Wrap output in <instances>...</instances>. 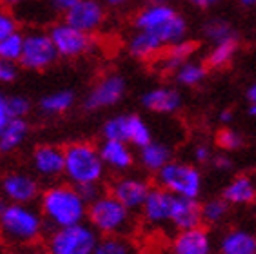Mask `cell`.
I'll list each match as a JSON object with an SVG mask.
<instances>
[{
  "label": "cell",
  "instance_id": "cell-1",
  "mask_svg": "<svg viewBox=\"0 0 256 254\" xmlns=\"http://www.w3.org/2000/svg\"><path fill=\"white\" fill-rule=\"evenodd\" d=\"M88 207V202L71 184H56L46 189L40 198L42 218L53 229H62L86 222Z\"/></svg>",
  "mask_w": 256,
  "mask_h": 254
},
{
  "label": "cell",
  "instance_id": "cell-15",
  "mask_svg": "<svg viewBox=\"0 0 256 254\" xmlns=\"http://www.w3.org/2000/svg\"><path fill=\"white\" fill-rule=\"evenodd\" d=\"M212 240L206 229L194 227L188 230H178L172 240V254H211Z\"/></svg>",
  "mask_w": 256,
  "mask_h": 254
},
{
  "label": "cell",
  "instance_id": "cell-51",
  "mask_svg": "<svg viewBox=\"0 0 256 254\" xmlns=\"http://www.w3.org/2000/svg\"><path fill=\"white\" fill-rule=\"evenodd\" d=\"M6 207H8V202H6V198H0V214L6 210Z\"/></svg>",
  "mask_w": 256,
  "mask_h": 254
},
{
  "label": "cell",
  "instance_id": "cell-16",
  "mask_svg": "<svg viewBox=\"0 0 256 254\" xmlns=\"http://www.w3.org/2000/svg\"><path fill=\"white\" fill-rule=\"evenodd\" d=\"M202 222V206L198 204V200L174 196L169 225H172L176 230H188L200 227Z\"/></svg>",
  "mask_w": 256,
  "mask_h": 254
},
{
  "label": "cell",
  "instance_id": "cell-20",
  "mask_svg": "<svg viewBox=\"0 0 256 254\" xmlns=\"http://www.w3.org/2000/svg\"><path fill=\"white\" fill-rule=\"evenodd\" d=\"M220 254H256V232L249 229H229L218 244Z\"/></svg>",
  "mask_w": 256,
  "mask_h": 254
},
{
  "label": "cell",
  "instance_id": "cell-9",
  "mask_svg": "<svg viewBox=\"0 0 256 254\" xmlns=\"http://www.w3.org/2000/svg\"><path fill=\"white\" fill-rule=\"evenodd\" d=\"M126 91H128V84H126V78L122 74H108V76L100 78L89 91V94L84 100V109L93 112L100 111V109L114 108L116 104L122 102Z\"/></svg>",
  "mask_w": 256,
  "mask_h": 254
},
{
  "label": "cell",
  "instance_id": "cell-21",
  "mask_svg": "<svg viewBox=\"0 0 256 254\" xmlns=\"http://www.w3.org/2000/svg\"><path fill=\"white\" fill-rule=\"evenodd\" d=\"M222 198L229 206H251L256 202V182L247 174L236 176L226 186Z\"/></svg>",
  "mask_w": 256,
  "mask_h": 254
},
{
  "label": "cell",
  "instance_id": "cell-39",
  "mask_svg": "<svg viewBox=\"0 0 256 254\" xmlns=\"http://www.w3.org/2000/svg\"><path fill=\"white\" fill-rule=\"evenodd\" d=\"M192 158L196 162L198 166H207V164H211L214 154H212V149L207 144H198L194 147V151H192Z\"/></svg>",
  "mask_w": 256,
  "mask_h": 254
},
{
  "label": "cell",
  "instance_id": "cell-27",
  "mask_svg": "<svg viewBox=\"0 0 256 254\" xmlns=\"http://www.w3.org/2000/svg\"><path fill=\"white\" fill-rule=\"evenodd\" d=\"M238 51V38L226 40L220 44H214L207 54V66L212 69H224L232 62Z\"/></svg>",
  "mask_w": 256,
  "mask_h": 254
},
{
  "label": "cell",
  "instance_id": "cell-17",
  "mask_svg": "<svg viewBox=\"0 0 256 254\" xmlns=\"http://www.w3.org/2000/svg\"><path fill=\"white\" fill-rule=\"evenodd\" d=\"M144 108L158 114H172L182 108V94L172 88L149 89L142 96Z\"/></svg>",
  "mask_w": 256,
  "mask_h": 254
},
{
  "label": "cell",
  "instance_id": "cell-47",
  "mask_svg": "<svg viewBox=\"0 0 256 254\" xmlns=\"http://www.w3.org/2000/svg\"><path fill=\"white\" fill-rule=\"evenodd\" d=\"M232 118H234V114H232V111H229V109H224V111L220 112V124H224V126L231 124Z\"/></svg>",
  "mask_w": 256,
  "mask_h": 254
},
{
  "label": "cell",
  "instance_id": "cell-45",
  "mask_svg": "<svg viewBox=\"0 0 256 254\" xmlns=\"http://www.w3.org/2000/svg\"><path fill=\"white\" fill-rule=\"evenodd\" d=\"M104 6H108V8H113V10H122L126 6H129L133 0H102Z\"/></svg>",
  "mask_w": 256,
  "mask_h": 254
},
{
  "label": "cell",
  "instance_id": "cell-33",
  "mask_svg": "<svg viewBox=\"0 0 256 254\" xmlns=\"http://www.w3.org/2000/svg\"><path fill=\"white\" fill-rule=\"evenodd\" d=\"M128 114H116L111 116L102 127L104 140H118V142H128Z\"/></svg>",
  "mask_w": 256,
  "mask_h": 254
},
{
  "label": "cell",
  "instance_id": "cell-14",
  "mask_svg": "<svg viewBox=\"0 0 256 254\" xmlns=\"http://www.w3.org/2000/svg\"><path fill=\"white\" fill-rule=\"evenodd\" d=\"M33 169L34 172L44 178V180H56L60 176H64L66 167V154L64 149L58 146H38L33 152Z\"/></svg>",
  "mask_w": 256,
  "mask_h": 254
},
{
  "label": "cell",
  "instance_id": "cell-25",
  "mask_svg": "<svg viewBox=\"0 0 256 254\" xmlns=\"http://www.w3.org/2000/svg\"><path fill=\"white\" fill-rule=\"evenodd\" d=\"M76 94L71 89H60V91H53V93L46 94L44 98H40L38 108L40 112L46 116H58L64 114L74 106Z\"/></svg>",
  "mask_w": 256,
  "mask_h": 254
},
{
  "label": "cell",
  "instance_id": "cell-35",
  "mask_svg": "<svg viewBox=\"0 0 256 254\" xmlns=\"http://www.w3.org/2000/svg\"><path fill=\"white\" fill-rule=\"evenodd\" d=\"M216 144L218 147H222L224 151L232 152L238 151L244 146V136L238 131H234V129H222V131L218 132Z\"/></svg>",
  "mask_w": 256,
  "mask_h": 254
},
{
  "label": "cell",
  "instance_id": "cell-42",
  "mask_svg": "<svg viewBox=\"0 0 256 254\" xmlns=\"http://www.w3.org/2000/svg\"><path fill=\"white\" fill-rule=\"evenodd\" d=\"M11 120L10 109H8V94H4L0 91V131L4 129Z\"/></svg>",
  "mask_w": 256,
  "mask_h": 254
},
{
  "label": "cell",
  "instance_id": "cell-36",
  "mask_svg": "<svg viewBox=\"0 0 256 254\" xmlns=\"http://www.w3.org/2000/svg\"><path fill=\"white\" fill-rule=\"evenodd\" d=\"M8 109H10L11 118H26L31 112L30 98L22 96V94L8 96Z\"/></svg>",
  "mask_w": 256,
  "mask_h": 254
},
{
  "label": "cell",
  "instance_id": "cell-8",
  "mask_svg": "<svg viewBox=\"0 0 256 254\" xmlns=\"http://www.w3.org/2000/svg\"><path fill=\"white\" fill-rule=\"evenodd\" d=\"M48 33H50L54 48L58 51L60 58H80V56L88 54L94 48L93 34L76 30L73 26H69L66 20L53 24Z\"/></svg>",
  "mask_w": 256,
  "mask_h": 254
},
{
  "label": "cell",
  "instance_id": "cell-50",
  "mask_svg": "<svg viewBox=\"0 0 256 254\" xmlns=\"http://www.w3.org/2000/svg\"><path fill=\"white\" fill-rule=\"evenodd\" d=\"M28 254H51L48 249H42V247H38V249H33L31 252H28Z\"/></svg>",
  "mask_w": 256,
  "mask_h": 254
},
{
  "label": "cell",
  "instance_id": "cell-43",
  "mask_svg": "<svg viewBox=\"0 0 256 254\" xmlns=\"http://www.w3.org/2000/svg\"><path fill=\"white\" fill-rule=\"evenodd\" d=\"M212 166L216 167V171H222V172H227L232 169V160L226 154H220V156H214L211 162Z\"/></svg>",
  "mask_w": 256,
  "mask_h": 254
},
{
  "label": "cell",
  "instance_id": "cell-22",
  "mask_svg": "<svg viewBox=\"0 0 256 254\" xmlns=\"http://www.w3.org/2000/svg\"><path fill=\"white\" fill-rule=\"evenodd\" d=\"M129 54L136 60H151L154 56L162 53L166 46L162 44V40L158 38L156 34L151 31H136V33L129 38Z\"/></svg>",
  "mask_w": 256,
  "mask_h": 254
},
{
  "label": "cell",
  "instance_id": "cell-3",
  "mask_svg": "<svg viewBox=\"0 0 256 254\" xmlns=\"http://www.w3.org/2000/svg\"><path fill=\"white\" fill-rule=\"evenodd\" d=\"M66 167L64 176L71 186L80 187L86 184H100L106 174L100 151L89 142H74L64 149Z\"/></svg>",
  "mask_w": 256,
  "mask_h": 254
},
{
  "label": "cell",
  "instance_id": "cell-2",
  "mask_svg": "<svg viewBox=\"0 0 256 254\" xmlns=\"http://www.w3.org/2000/svg\"><path fill=\"white\" fill-rule=\"evenodd\" d=\"M42 212L26 204H8L0 214V234L6 242L15 245L34 244L44 232Z\"/></svg>",
  "mask_w": 256,
  "mask_h": 254
},
{
  "label": "cell",
  "instance_id": "cell-13",
  "mask_svg": "<svg viewBox=\"0 0 256 254\" xmlns=\"http://www.w3.org/2000/svg\"><path fill=\"white\" fill-rule=\"evenodd\" d=\"M172 204H174V194L158 186L149 190L148 200L144 202L140 212L149 225H154V227L168 225L171 222Z\"/></svg>",
  "mask_w": 256,
  "mask_h": 254
},
{
  "label": "cell",
  "instance_id": "cell-37",
  "mask_svg": "<svg viewBox=\"0 0 256 254\" xmlns=\"http://www.w3.org/2000/svg\"><path fill=\"white\" fill-rule=\"evenodd\" d=\"M18 33V20L8 8H0V40Z\"/></svg>",
  "mask_w": 256,
  "mask_h": 254
},
{
  "label": "cell",
  "instance_id": "cell-23",
  "mask_svg": "<svg viewBox=\"0 0 256 254\" xmlns=\"http://www.w3.org/2000/svg\"><path fill=\"white\" fill-rule=\"evenodd\" d=\"M138 160L142 167L149 172H158L172 160V151L168 144L164 142H149L142 149H138Z\"/></svg>",
  "mask_w": 256,
  "mask_h": 254
},
{
  "label": "cell",
  "instance_id": "cell-41",
  "mask_svg": "<svg viewBox=\"0 0 256 254\" xmlns=\"http://www.w3.org/2000/svg\"><path fill=\"white\" fill-rule=\"evenodd\" d=\"M78 0H46V4L50 6V10L54 13H60V15H66Z\"/></svg>",
  "mask_w": 256,
  "mask_h": 254
},
{
  "label": "cell",
  "instance_id": "cell-32",
  "mask_svg": "<svg viewBox=\"0 0 256 254\" xmlns=\"http://www.w3.org/2000/svg\"><path fill=\"white\" fill-rule=\"evenodd\" d=\"M229 204L224 198H212L202 206V220L209 225H220L229 214Z\"/></svg>",
  "mask_w": 256,
  "mask_h": 254
},
{
  "label": "cell",
  "instance_id": "cell-28",
  "mask_svg": "<svg viewBox=\"0 0 256 254\" xmlns=\"http://www.w3.org/2000/svg\"><path fill=\"white\" fill-rule=\"evenodd\" d=\"M204 36H206L212 46L220 44V42H226V40L238 38L236 31L232 28V24L229 20L220 18V16H214V18L207 20L204 24Z\"/></svg>",
  "mask_w": 256,
  "mask_h": 254
},
{
  "label": "cell",
  "instance_id": "cell-38",
  "mask_svg": "<svg viewBox=\"0 0 256 254\" xmlns=\"http://www.w3.org/2000/svg\"><path fill=\"white\" fill-rule=\"evenodd\" d=\"M18 78V64L0 58V84H13Z\"/></svg>",
  "mask_w": 256,
  "mask_h": 254
},
{
  "label": "cell",
  "instance_id": "cell-11",
  "mask_svg": "<svg viewBox=\"0 0 256 254\" xmlns=\"http://www.w3.org/2000/svg\"><path fill=\"white\" fill-rule=\"evenodd\" d=\"M2 194L10 204L31 206L40 196V186L36 178L28 172H10L2 180Z\"/></svg>",
  "mask_w": 256,
  "mask_h": 254
},
{
  "label": "cell",
  "instance_id": "cell-30",
  "mask_svg": "<svg viewBox=\"0 0 256 254\" xmlns=\"http://www.w3.org/2000/svg\"><path fill=\"white\" fill-rule=\"evenodd\" d=\"M149 142H153V132H151V127L148 126V122H144L142 118L136 116V114H129L128 144L136 147V149H142Z\"/></svg>",
  "mask_w": 256,
  "mask_h": 254
},
{
  "label": "cell",
  "instance_id": "cell-52",
  "mask_svg": "<svg viewBox=\"0 0 256 254\" xmlns=\"http://www.w3.org/2000/svg\"><path fill=\"white\" fill-rule=\"evenodd\" d=\"M249 114H251L252 118H256V104H251V106H249Z\"/></svg>",
  "mask_w": 256,
  "mask_h": 254
},
{
  "label": "cell",
  "instance_id": "cell-40",
  "mask_svg": "<svg viewBox=\"0 0 256 254\" xmlns=\"http://www.w3.org/2000/svg\"><path fill=\"white\" fill-rule=\"evenodd\" d=\"M76 189H78L80 196L88 202V206L93 204L94 200H98L100 196H102V190H100L98 184H86V186H80V187H76Z\"/></svg>",
  "mask_w": 256,
  "mask_h": 254
},
{
  "label": "cell",
  "instance_id": "cell-53",
  "mask_svg": "<svg viewBox=\"0 0 256 254\" xmlns=\"http://www.w3.org/2000/svg\"><path fill=\"white\" fill-rule=\"evenodd\" d=\"M148 4H169V0H148Z\"/></svg>",
  "mask_w": 256,
  "mask_h": 254
},
{
  "label": "cell",
  "instance_id": "cell-4",
  "mask_svg": "<svg viewBox=\"0 0 256 254\" xmlns=\"http://www.w3.org/2000/svg\"><path fill=\"white\" fill-rule=\"evenodd\" d=\"M88 222L102 236H124L133 230V210L122 206L114 196L102 194L89 204Z\"/></svg>",
  "mask_w": 256,
  "mask_h": 254
},
{
  "label": "cell",
  "instance_id": "cell-29",
  "mask_svg": "<svg viewBox=\"0 0 256 254\" xmlns=\"http://www.w3.org/2000/svg\"><path fill=\"white\" fill-rule=\"evenodd\" d=\"M174 78L180 86H186V88H196L204 80L207 78V66L202 62H186L184 66L174 71Z\"/></svg>",
  "mask_w": 256,
  "mask_h": 254
},
{
  "label": "cell",
  "instance_id": "cell-7",
  "mask_svg": "<svg viewBox=\"0 0 256 254\" xmlns=\"http://www.w3.org/2000/svg\"><path fill=\"white\" fill-rule=\"evenodd\" d=\"M58 51L54 48L48 31H30L24 34V49L20 56V66L28 71H46L58 60Z\"/></svg>",
  "mask_w": 256,
  "mask_h": 254
},
{
  "label": "cell",
  "instance_id": "cell-12",
  "mask_svg": "<svg viewBox=\"0 0 256 254\" xmlns=\"http://www.w3.org/2000/svg\"><path fill=\"white\" fill-rule=\"evenodd\" d=\"M151 189L153 187L149 186L148 180H142V178H136V176H126V178L113 182L111 196H114L129 210H140L144 202L148 200Z\"/></svg>",
  "mask_w": 256,
  "mask_h": 254
},
{
  "label": "cell",
  "instance_id": "cell-34",
  "mask_svg": "<svg viewBox=\"0 0 256 254\" xmlns=\"http://www.w3.org/2000/svg\"><path fill=\"white\" fill-rule=\"evenodd\" d=\"M22 49H24V34L18 31L8 38L0 40V58L18 64L20 56H22Z\"/></svg>",
  "mask_w": 256,
  "mask_h": 254
},
{
  "label": "cell",
  "instance_id": "cell-49",
  "mask_svg": "<svg viewBox=\"0 0 256 254\" xmlns=\"http://www.w3.org/2000/svg\"><path fill=\"white\" fill-rule=\"evenodd\" d=\"M242 8H256V0H240Z\"/></svg>",
  "mask_w": 256,
  "mask_h": 254
},
{
  "label": "cell",
  "instance_id": "cell-5",
  "mask_svg": "<svg viewBox=\"0 0 256 254\" xmlns=\"http://www.w3.org/2000/svg\"><path fill=\"white\" fill-rule=\"evenodd\" d=\"M156 184L174 196L198 200V196L202 194L204 176L202 171H198V167L191 164L171 160L156 172Z\"/></svg>",
  "mask_w": 256,
  "mask_h": 254
},
{
  "label": "cell",
  "instance_id": "cell-6",
  "mask_svg": "<svg viewBox=\"0 0 256 254\" xmlns=\"http://www.w3.org/2000/svg\"><path fill=\"white\" fill-rule=\"evenodd\" d=\"M98 240V232L82 222L54 229L48 240V250L51 254H93Z\"/></svg>",
  "mask_w": 256,
  "mask_h": 254
},
{
  "label": "cell",
  "instance_id": "cell-31",
  "mask_svg": "<svg viewBox=\"0 0 256 254\" xmlns=\"http://www.w3.org/2000/svg\"><path fill=\"white\" fill-rule=\"evenodd\" d=\"M93 254H134V249L124 236H104L98 240Z\"/></svg>",
  "mask_w": 256,
  "mask_h": 254
},
{
  "label": "cell",
  "instance_id": "cell-48",
  "mask_svg": "<svg viewBox=\"0 0 256 254\" xmlns=\"http://www.w3.org/2000/svg\"><path fill=\"white\" fill-rule=\"evenodd\" d=\"M247 100H249V104H256V82L247 89Z\"/></svg>",
  "mask_w": 256,
  "mask_h": 254
},
{
  "label": "cell",
  "instance_id": "cell-24",
  "mask_svg": "<svg viewBox=\"0 0 256 254\" xmlns=\"http://www.w3.org/2000/svg\"><path fill=\"white\" fill-rule=\"evenodd\" d=\"M30 134V124L26 118H11L10 124L0 131V154L15 152Z\"/></svg>",
  "mask_w": 256,
  "mask_h": 254
},
{
  "label": "cell",
  "instance_id": "cell-18",
  "mask_svg": "<svg viewBox=\"0 0 256 254\" xmlns=\"http://www.w3.org/2000/svg\"><path fill=\"white\" fill-rule=\"evenodd\" d=\"M176 15L178 11L171 4H148L134 15L133 26L136 31H154Z\"/></svg>",
  "mask_w": 256,
  "mask_h": 254
},
{
  "label": "cell",
  "instance_id": "cell-54",
  "mask_svg": "<svg viewBox=\"0 0 256 254\" xmlns=\"http://www.w3.org/2000/svg\"><path fill=\"white\" fill-rule=\"evenodd\" d=\"M4 254H24L22 250H15V249H11V250H6Z\"/></svg>",
  "mask_w": 256,
  "mask_h": 254
},
{
  "label": "cell",
  "instance_id": "cell-26",
  "mask_svg": "<svg viewBox=\"0 0 256 254\" xmlns=\"http://www.w3.org/2000/svg\"><path fill=\"white\" fill-rule=\"evenodd\" d=\"M196 51V44L191 40H182L176 44L166 48V54L162 58V69L168 73H174L180 66L191 60V56Z\"/></svg>",
  "mask_w": 256,
  "mask_h": 254
},
{
  "label": "cell",
  "instance_id": "cell-19",
  "mask_svg": "<svg viewBox=\"0 0 256 254\" xmlns=\"http://www.w3.org/2000/svg\"><path fill=\"white\" fill-rule=\"evenodd\" d=\"M98 151L104 166L109 167V169H114V171H128L134 162L133 151H131V146L128 142L104 140Z\"/></svg>",
  "mask_w": 256,
  "mask_h": 254
},
{
  "label": "cell",
  "instance_id": "cell-10",
  "mask_svg": "<svg viewBox=\"0 0 256 254\" xmlns=\"http://www.w3.org/2000/svg\"><path fill=\"white\" fill-rule=\"evenodd\" d=\"M64 20L76 30L94 34L104 28L108 13L102 0H78L64 15Z\"/></svg>",
  "mask_w": 256,
  "mask_h": 254
},
{
  "label": "cell",
  "instance_id": "cell-46",
  "mask_svg": "<svg viewBox=\"0 0 256 254\" xmlns=\"http://www.w3.org/2000/svg\"><path fill=\"white\" fill-rule=\"evenodd\" d=\"M0 2H2V6H4V8H8V10H15V8L24 6L28 0H0Z\"/></svg>",
  "mask_w": 256,
  "mask_h": 254
},
{
  "label": "cell",
  "instance_id": "cell-44",
  "mask_svg": "<svg viewBox=\"0 0 256 254\" xmlns=\"http://www.w3.org/2000/svg\"><path fill=\"white\" fill-rule=\"evenodd\" d=\"M191 8H194V10H211V8H214V6H218L222 0H186Z\"/></svg>",
  "mask_w": 256,
  "mask_h": 254
}]
</instances>
